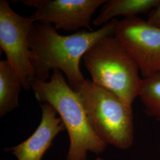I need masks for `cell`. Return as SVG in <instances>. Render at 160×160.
Listing matches in <instances>:
<instances>
[{
	"label": "cell",
	"mask_w": 160,
	"mask_h": 160,
	"mask_svg": "<svg viewBox=\"0 0 160 160\" xmlns=\"http://www.w3.org/2000/svg\"><path fill=\"white\" fill-rule=\"evenodd\" d=\"M118 23L114 18L96 31L81 29L66 36L59 34L52 24L34 23L30 46L36 78L45 81L51 71L59 70L77 91L86 80L80 70L81 59L98 40L114 35Z\"/></svg>",
	"instance_id": "cell-1"
},
{
	"label": "cell",
	"mask_w": 160,
	"mask_h": 160,
	"mask_svg": "<svg viewBox=\"0 0 160 160\" xmlns=\"http://www.w3.org/2000/svg\"><path fill=\"white\" fill-rule=\"evenodd\" d=\"M32 89L38 101L51 104L62 120L69 138L67 160H87V153H103L108 145L92 129L78 92L61 71L52 72L51 80L35 79Z\"/></svg>",
	"instance_id": "cell-2"
},
{
	"label": "cell",
	"mask_w": 160,
	"mask_h": 160,
	"mask_svg": "<svg viewBox=\"0 0 160 160\" xmlns=\"http://www.w3.org/2000/svg\"><path fill=\"white\" fill-rule=\"evenodd\" d=\"M82 58L94 84L131 105L138 97L143 79L137 64L114 35L98 40Z\"/></svg>",
	"instance_id": "cell-3"
},
{
	"label": "cell",
	"mask_w": 160,
	"mask_h": 160,
	"mask_svg": "<svg viewBox=\"0 0 160 160\" xmlns=\"http://www.w3.org/2000/svg\"><path fill=\"white\" fill-rule=\"evenodd\" d=\"M77 92L92 129L107 145L129 148L134 128L131 104L112 92L86 80Z\"/></svg>",
	"instance_id": "cell-4"
},
{
	"label": "cell",
	"mask_w": 160,
	"mask_h": 160,
	"mask_svg": "<svg viewBox=\"0 0 160 160\" xmlns=\"http://www.w3.org/2000/svg\"><path fill=\"white\" fill-rule=\"evenodd\" d=\"M34 22L32 17H23L10 7L8 2L0 1V46L7 61L28 90L36 79L30 36Z\"/></svg>",
	"instance_id": "cell-5"
},
{
	"label": "cell",
	"mask_w": 160,
	"mask_h": 160,
	"mask_svg": "<svg viewBox=\"0 0 160 160\" xmlns=\"http://www.w3.org/2000/svg\"><path fill=\"white\" fill-rule=\"evenodd\" d=\"M114 35L143 78L160 74V27L138 17L125 18L118 21Z\"/></svg>",
	"instance_id": "cell-6"
},
{
	"label": "cell",
	"mask_w": 160,
	"mask_h": 160,
	"mask_svg": "<svg viewBox=\"0 0 160 160\" xmlns=\"http://www.w3.org/2000/svg\"><path fill=\"white\" fill-rule=\"evenodd\" d=\"M25 6L35 8L30 16L34 23L54 24L57 30L93 31L90 23L97 8L106 0H22Z\"/></svg>",
	"instance_id": "cell-7"
},
{
	"label": "cell",
	"mask_w": 160,
	"mask_h": 160,
	"mask_svg": "<svg viewBox=\"0 0 160 160\" xmlns=\"http://www.w3.org/2000/svg\"><path fill=\"white\" fill-rule=\"evenodd\" d=\"M42 112L40 124L33 133L22 143L6 148L17 160H42L53 140L61 132L66 130L57 112L49 103L40 104Z\"/></svg>",
	"instance_id": "cell-8"
},
{
	"label": "cell",
	"mask_w": 160,
	"mask_h": 160,
	"mask_svg": "<svg viewBox=\"0 0 160 160\" xmlns=\"http://www.w3.org/2000/svg\"><path fill=\"white\" fill-rule=\"evenodd\" d=\"M160 2V0L107 1L92 23L95 26H103L119 16L126 18L136 17L138 14L151 12Z\"/></svg>",
	"instance_id": "cell-9"
},
{
	"label": "cell",
	"mask_w": 160,
	"mask_h": 160,
	"mask_svg": "<svg viewBox=\"0 0 160 160\" xmlns=\"http://www.w3.org/2000/svg\"><path fill=\"white\" fill-rule=\"evenodd\" d=\"M23 86L7 60L0 61V117L18 106V96Z\"/></svg>",
	"instance_id": "cell-10"
},
{
	"label": "cell",
	"mask_w": 160,
	"mask_h": 160,
	"mask_svg": "<svg viewBox=\"0 0 160 160\" xmlns=\"http://www.w3.org/2000/svg\"><path fill=\"white\" fill-rule=\"evenodd\" d=\"M138 97L147 113L160 122V74L143 78Z\"/></svg>",
	"instance_id": "cell-11"
},
{
	"label": "cell",
	"mask_w": 160,
	"mask_h": 160,
	"mask_svg": "<svg viewBox=\"0 0 160 160\" xmlns=\"http://www.w3.org/2000/svg\"><path fill=\"white\" fill-rule=\"evenodd\" d=\"M147 21L153 25L160 27V2L154 10L150 12Z\"/></svg>",
	"instance_id": "cell-12"
},
{
	"label": "cell",
	"mask_w": 160,
	"mask_h": 160,
	"mask_svg": "<svg viewBox=\"0 0 160 160\" xmlns=\"http://www.w3.org/2000/svg\"><path fill=\"white\" fill-rule=\"evenodd\" d=\"M95 160H103L102 158H100V157H97V158H96Z\"/></svg>",
	"instance_id": "cell-13"
}]
</instances>
